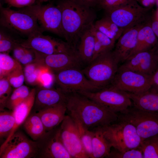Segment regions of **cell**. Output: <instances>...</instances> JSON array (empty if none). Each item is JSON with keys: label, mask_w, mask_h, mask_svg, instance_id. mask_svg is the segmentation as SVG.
Instances as JSON below:
<instances>
[{"label": "cell", "mask_w": 158, "mask_h": 158, "mask_svg": "<svg viewBox=\"0 0 158 158\" xmlns=\"http://www.w3.org/2000/svg\"><path fill=\"white\" fill-rule=\"evenodd\" d=\"M6 77L11 85L14 88L23 85L25 79L22 66L10 73Z\"/></svg>", "instance_id": "obj_38"}, {"label": "cell", "mask_w": 158, "mask_h": 158, "mask_svg": "<svg viewBox=\"0 0 158 158\" xmlns=\"http://www.w3.org/2000/svg\"><path fill=\"white\" fill-rule=\"evenodd\" d=\"M104 52H105L104 51L102 46L95 37V42L93 50V57L92 61L96 59L100 55Z\"/></svg>", "instance_id": "obj_43"}, {"label": "cell", "mask_w": 158, "mask_h": 158, "mask_svg": "<svg viewBox=\"0 0 158 158\" xmlns=\"http://www.w3.org/2000/svg\"><path fill=\"white\" fill-rule=\"evenodd\" d=\"M37 142L22 132L16 131L0 148V158H35Z\"/></svg>", "instance_id": "obj_13"}, {"label": "cell", "mask_w": 158, "mask_h": 158, "mask_svg": "<svg viewBox=\"0 0 158 158\" xmlns=\"http://www.w3.org/2000/svg\"><path fill=\"white\" fill-rule=\"evenodd\" d=\"M77 92L116 113H122L133 105L128 92L111 85L96 91Z\"/></svg>", "instance_id": "obj_7"}, {"label": "cell", "mask_w": 158, "mask_h": 158, "mask_svg": "<svg viewBox=\"0 0 158 158\" xmlns=\"http://www.w3.org/2000/svg\"><path fill=\"white\" fill-rule=\"evenodd\" d=\"M66 111V103H63L33 112L40 117L47 132L61 124Z\"/></svg>", "instance_id": "obj_20"}, {"label": "cell", "mask_w": 158, "mask_h": 158, "mask_svg": "<svg viewBox=\"0 0 158 158\" xmlns=\"http://www.w3.org/2000/svg\"><path fill=\"white\" fill-rule=\"evenodd\" d=\"M36 93V88H32L28 97L12 111L15 118V123L11 133L4 142L7 141L16 131L18 127L23 123L29 115L33 107Z\"/></svg>", "instance_id": "obj_21"}, {"label": "cell", "mask_w": 158, "mask_h": 158, "mask_svg": "<svg viewBox=\"0 0 158 158\" xmlns=\"http://www.w3.org/2000/svg\"><path fill=\"white\" fill-rule=\"evenodd\" d=\"M21 64L8 53H0V78L6 77Z\"/></svg>", "instance_id": "obj_33"}, {"label": "cell", "mask_w": 158, "mask_h": 158, "mask_svg": "<svg viewBox=\"0 0 158 158\" xmlns=\"http://www.w3.org/2000/svg\"><path fill=\"white\" fill-rule=\"evenodd\" d=\"M149 9L131 0L113 9L105 11L106 17L124 31L149 20Z\"/></svg>", "instance_id": "obj_5"}, {"label": "cell", "mask_w": 158, "mask_h": 158, "mask_svg": "<svg viewBox=\"0 0 158 158\" xmlns=\"http://www.w3.org/2000/svg\"><path fill=\"white\" fill-rule=\"evenodd\" d=\"M128 93L133 106L144 110L158 113V92L150 89L140 94Z\"/></svg>", "instance_id": "obj_22"}, {"label": "cell", "mask_w": 158, "mask_h": 158, "mask_svg": "<svg viewBox=\"0 0 158 158\" xmlns=\"http://www.w3.org/2000/svg\"><path fill=\"white\" fill-rule=\"evenodd\" d=\"M50 0H38L39 3L45 2L49 1Z\"/></svg>", "instance_id": "obj_47"}, {"label": "cell", "mask_w": 158, "mask_h": 158, "mask_svg": "<svg viewBox=\"0 0 158 158\" xmlns=\"http://www.w3.org/2000/svg\"><path fill=\"white\" fill-rule=\"evenodd\" d=\"M23 69L25 81L28 84L35 85L40 82L41 75L48 70L35 62L24 66Z\"/></svg>", "instance_id": "obj_28"}, {"label": "cell", "mask_w": 158, "mask_h": 158, "mask_svg": "<svg viewBox=\"0 0 158 158\" xmlns=\"http://www.w3.org/2000/svg\"><path fill=\"white\" fill-rule=\"evenodd\" d=\"M0 14L1 27L11 32L28 37L37 31L43 32L36 19L29 13L0 5Z\"/></svg>", "instance_id": "obj_6"}, {"label": "cell", "mask_w": 158, "mask_h": 158, "mask_svg": "<svg viewBox=\"0 0 158 158\" xmlns=\"http://www.w3.org/2000/svg\"><path fill=\"white\" fill-rule=\"evenodd\" d=\"M118 64L112 50L100 55L82 71L89 80L102 89L111 84Z\"/></svg>", "instance_id": "obj_4"}, {"label": "cell", "mask_w": 158, "mask_h": 158, "mask_svg": "<svg viewBox=\"0 0 158 158\" xmlns=\"http://www.w3.org/2000/svg\"><path fill=\"white\" fill-rule=\"evenodd\" d=\"M36 0H5L6 3L10 7L23 8L33 4Z\"/></svg>", "instance_id": "obj_41"}, {"label": "cell", "mask_w": 158, "mask_h": 158, "mask_svg": "<svg viewBox=\"0 0 158 158\" xmlns=\"http://www.w3.org/2000/svg\"><path fill=\"white\" fill-rule=\"evenodd\" d=\"M145 23L125 30L117 40L112 51L119 63H123L129 57L136 46L139 31Z\"/></svg>", "instance_id": "obj_18"}, {"label": "cell", "mask_w": 158, "mask_h": 158, "mask_svg": "<svg viewBox=\"0 0 158 158\" xmlns=\"http://www.w3.org/2000/svg\"><path fill=\"white\" fill-rule=\"evenodd\" d=\"M6 77L0 78V110H4L7 101L13 89Z\"/></svg>", "instance_id": "obj_36"}, {"label": "cell", "mask_w": 158, "mask_h": 158, "mask_svg": "<svg viewBox=\"0 0 158 158\" xmlns=\"http://www.w3.org/2000/svg\"><path fill=\"white\" fill-rule=\"evenodd\" d=\"M59 127L61 141L72 158H89L82 146L76 123L72 118L68 115H66Z\"/></svg>", "instance_id": "obj_16"}, {"label": "cell", "mask_w": 158, "mask_h": 158, "mask_svg": "<svg viewBox=\"0 0 158 158\" xmlns=\"http://www.w3.org/2000/svg\"><path fill=\"white\" fill-rule=\"evenodd\" d=\"M111 85L128 93L140 94L151 88L152 75L120 66Z\"/></svg>", "instance_id": "obj_12"}, {"label": "cell", "mask_w": 158, "mask_h": 158, "mask_svg": "<svg viewBox=\"0 0 158 158\" xmlns=\"http://www.w3.org/2000/svg\"><path fill=\"white\" fill-rule=\"evenodd\" d=\"M107 158H143V156L142 150L139 148L122 152L114 149L111 150Z\"/></svg>", "instance_id": "obj_37"}, {"label": "cell", "mask_w": 158, "mask_h": 158, "mask_svg": "<svg viewBox=\"0 0 158 158\" xmlns=\"http://www.w3.org/2000/svg\"><path fill=\"white\" fill-rule=\"evenodd\" d=\"M42 32L41 31L34 32L27 39L21 40L19 44L23 47L46 55L77 51L67 42L44 35Z\"/></svg>", "instance_id": "obj_11"}, {"label": "cell", "mask_w": 158, "mask_h": 158, "mask_svg": "<svg viewBox=\"0 0 158 158\" xmlns=\"http://www.w3.org/2000/svg\"><path fill=\"white\" fill-rule=\"evenodd\" d=\"M23 124L26 132L34 141L40 139L47 132L40 117L34 112L29 114Z\"/></svg>", "instance_id": "obj_26"}, {"label": "cell", "mask_w": 158, "mask_h": 158, "mask_svg": "<svg viewBox=\"0 0 158 158\" xmlns=\"http://www.w3.org/2000/svg\"><path fill=\"white\" fill-rule=\"evenodd\" d=\"M5 28L1 27L0 30V52L8 53L12 51L20 40L15 39Z\"/></svg>", "instance_id": "obj_35"}, {"label": "cell", "mask_w": 158, "mask_h": 158, "mask_svg": "<svg viewBox=\"0 0 158 158\" xmlns=\"http://www.w3.org/2000/svg\"><path fill=\"white\" fill-rule=\"evenodd\" d=\"M92 132V158H107L112 147L104 137L101 128L91 130Z\"/></svg>", "instance_id": "obj_25"}, {"label": "cell", "mask_w": 158, "mask_h": 158, "mask_svg": "<svg viewBox=\"0 0 158 158\" xmlns=\"http://www.w3.org/2000/svg\"><path fill=\"white\" fill-rule=\"evenodd\" d=\"M117 122L100 127L112 147L122 152L139 148L142 140L135 126L126 121L118 120Z\"/></svg>", "instance_id": "obj_3"}, {"label": "cell", "mask_w": 158, "mask_h": 158, "mask_svg": "<svg viewBox=\"0 0 158 158\" xmlns=\"http://www.w3.org/2000/svg\"><path fill=\"white\" fill-rule=\"evenodd\" d=\"M95 28L116 42L124 31L105 16L96 21Z\"/></svg>", "instance_id": "obj_27"}, {"label": "cell", "mask_w": 158, "mask_h": 158, "mask_svg": "<svg viewBox=\"0 0 158 158\" xmlns=\"http://www.w3.org/2000/svg\"><path fill=\"white\" fill-rule=\"evenodd\" d=\"M152 86L151 89L158 92V68L152 75Z\"/></svg>", "instance_id": "obj_45"}, {"label": "cell", "mask_w": 158, "mask_h": 158, "mask_svg": "<svg viewBox=\"0 0 158 158\" xmlns=\"http://www.w3.org/2000/svg\"><path fill=\"white\" fill-rule=\"evenodd\" d=\"M85 6L92 8L97 6L98 0H74Z\"/></svg>", "instance_id": "obj_44"}, {"label": "cell", "mask_w": 158, "mask_h": 158, "mask_svg": "<svg viewBox=\"0 0 158 158\" xmlns=\"http://www.w3.org/2000/svg\"><path fill=\"white\" fill-rule=\"evenodd\" d=\"M93 24L82 33L80 37L77 49L81 61L89 63L92 60L95 42V37L92 28Z\"/></svg>", "instance_id": "obj_24"}, {"label": "cell", "mask_w": 158, "mask_h": 158, "mask_svg": "<svg viewBox=\"0 0 158 158\" xmlns=\"http://www.w3.org/2000/svg\"><path fill=\"white\" fill-rule=\"evenodd\" d=\"M36 141L37 151L35 158H72L61 141L59 127L47 132Z\"/></svg>", "instance_id": "obj_14"}, {"label": "cell", "mask_w": 158, "mask_h": 158, "mask_svg": "<svg viewBox=\"0 0 158 158\" xmlns=\"http://www.w3.org/2000/svg\"><path fill=\"white\" fill-rule=\"evenodd\" d=\"M13 58L24 66L35 62L36 57L34 50L26 48L18 44L12 50Z\"/></svg>", "instance_id": "obj_30"}, {"label": "cell", "mask_w": 158, "mask_h": 158, "mask_svg": "<svg viewBox=\"0 0 158 158\" xmlns=\"http://www.w3.org/2000/svg\"><path fill=\"white\" fill-rule=\"evenodd\" d=\"M139 148L143 158H158V136L142 140Z\"/></svg>", "instance_id": "obj_34"}, {"label": "cell", "mask_w": 158, "mask_h": 158, "mask_svg": "<svg viewBox=\"0 0 158 158\" xmlns=\"http://www.w3.org/2000/svg\"><path fill=\"white\" fill-rule=\"evenodd\" d=\"M154 56L158 65V42L153 49Z\"/></svg>", "instance_id": "obj_46"}, {"label": "cell", "mask_w": 158, "mask_h": 158, "mask_svg": "<svg viewBox=\"0 0 158 158\" xmlns=\"http://www.w3.org/2000/svg\"><path fill=\"white\" fill-rule=\"evenodd\" d=\"M131 0H98L97 6L107 11L118 7Z\"/></svg>", "instance_id": "obj_40"}, {"label": "cell", "mask_w": 158, "mask_h": 158, "mask_svg": "<svg viewBox=\"0 0 158 158\" xmlns=\"http://www.w3.org/2000/svg\"><path fill=\"white\" fill-rule=\"evenodd\" d=\"M92 28L96 39L102 46L104 51L106 52L112 50L115 43L106 35L97 30L95 28L94 24Z\"/></svg>", "instance_id": "obj_39"}, {"label": "cell", "mask_w": 158, "mask_h": 158, "mask_svg": "<svg viewBox=\"0 0 158 158\" xmlns=\"http://www.w3.org/2000/svg\"><path fill=\"white\" fill-rule=\"evenodd\" d=\"M30 91L28 87L23 85L14 88L6 102L5 108L13 111L28 97Z\"/></svg>", "instance_id": "obj_31"}, {"label": "cell", "mask_w": 158, "mask_h": 158, "mask_svg": "<svg viewBox=\"0 0 158 158\" xmlns=\"http://www.w3.org/2000/svg\"><path fill=\"white\" fill-rule=\"evenodd\" d=\"M67 94L60 89L40 87L36 88L34 111L66 103Z\"/></svg>", "instance_id": "obj_19"}, {"label": "cell", "mask_w": 158, "mask_h": 158, "mask_svg": "<svg viewBox=\"0 0 158 158\" xmlns=\"http://www.w3.org/2000/svg\"><path fill=\"white\" fill-rule=\"evenodd\" d=\"M67 111L75 120L89 130L117 122L118 115L77 92L67 94Z\"/></svg>", "instance_id": "obj_1"}, {"label": "cell", "mask_w": 158, "mask_h": 158, "mask_svg": "<svg viewBox=\"0 0 158 158\" xmlns=\"http://www.w3.org/2000/svg\"><path fill=\"white\" fill-rule=\"evenodd\" d=\"M74 120L76 123L80 141L84 150L89 158H92V131L84 127L79 122Z\"/></svg>", "instance_id": "obj_32"}, {"label": "cell", "mask_w": 158, "mask_h": 158, "mask_svg": "<svg viewBox=\"0 0 158 158\" xmlns=\"http://www.w3.org/2000/svg\"><path fill=\"white\" fill-rule=\"evenodd\" d=\"M59 88L66 94L80 91L95 92L101 89L86 78L79 68H70L54 73Z\"/></svg>", "instance_id": "obj_10"}, {"label": "cell", "mask_w": 158, "mask_h": 158, "mask_svg": "<svg viewBox=\"0 0 158 158\" xmlns=\"http://www.w3.org/2000/svg\"><path fill=\"white\" fill-rule=\"evenodd\" d=\"M118 120L133 125L142 140L158 136V113L144 110L133 105L120 113Z\"/></svg>", "instance_id": "obj_8"}, {"label": "cell", "mask_w": 158, "mask_h": 158, "mask_svg": "<svg viewBox=\"0 0 158 158\" xmlns=\"http://www.w3.org/2000/svg\"><path fill=\"white\" fill-rule=\"evenodd\" d=\"M153 49L131 56L120 67L152 75L158 68Z\"/></svg>", "instance_id": "obj_17"}, {"label": "cell", "mask_w": 158, "mask_h": 158, "mask_svg": "<svg viewBox=\"0 0 158 158\" xmlns=\"http://www.w3.org/2000/svg\"><path fill=\"white\" fill-rule=\"evenodd\" d=\"M20 10L34 16L43 32H50L63 37L61 13L57 5L52 4L43 5L40 3Z\"/></svg>", "instance_id": "obj_9"}, {"label": "cell", "mask_w": 158, "mask_h": 158, "mask_svg": "<svg viewBox=\"0 0 158 158\" xmlns=\"http://www.w3.org/2000/svg\"><path fill=\"white\" fill-rule=\"evenodd\" d=\"M15 123V118L12 111L4 110L0 111V139H4L5 141L6 140L11 133Z\"/></svg>", "instance_id": "obj_29"}, {"label": "cell", "mask_w": 158, "mask_h": 158, "mask_svg": "<svg viewBox=\"0 0 158 158\" xmlns=\"http://www.w3.org/2000/svg\"><path fill=\"white\" fill-rule=\"evenodd\" d=\"M149 22L153 32L158 39V13L150 16Z\"/></svg>", "instance_id": "obj_42"}, {"label": "cell", "mask_w": 158, "mask_h": 158, "mask_svg": "<svg viewBox=\"0 0 158 158\" xmlns=\"http://www.w3.org/2000/svg\"><path fill=\"white\" fill-rule=\"evenodd\" d=\"M148 20L140 28L136 46L129 57L137 53L152 49L158 42Z\"/></svg>", "instance_id": "obj_23"}, {"label": "cell", "mask_w": 158, "mask_h": 158, "mask_svg": "<svg viewBox=\"0 0 158 158\" xmlns=\"http://www.w3.org/2000/svg\"><path fill=\"white\" fill-rule=\"evenodd\" d=\"M56 5L61 11L63 38L77 50L80 36L94 23L96 13L92 8L74 0H59Z\"/></svg>", "instance_id": "obj_2"}, {"label": "cell", "mask_w": 158, "mask_h": 158, "mask_svg": "<svg viewBox=\"0 0 158 158\" xmlns=\"http://www.w3.org/2000/svg\"><path fill=\"white\" fill-rule=\"evenodd\" d=\"M34 51L35 62L54 73L68 68H79L82 61L77 51L49 55Z\"/></svg>", "instance_id": "obj_15"}]
</instances>
